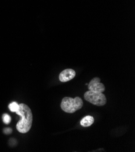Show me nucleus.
Listing matches in <instances>:
<instances>
[{
  "label": "nucleus",
  "instance_id": "nucleus-1",
  "mask_svg": "<svg viewBox=\"0 0 135 152\" xmlns=\"http://www.w3.org/2000/svg\"><path fill=\"white\" fill-rule=\"evenodd\" d=\"M21 117V119L17 124V130L21 133H27L31 130L33 122L32 111L28 105L25 104H19V109L15 112Z\"/></svg>",
  "mask_w": 135,
  "mask_h": 152
},
{
  "label": "nucleus",
  "instance_id": "nucleus-2",
  "mask_svg": "<svg viewBox=\"0 0 135 152\" xmlns=\"http://www.w3.org/2000/svg\"><path fill=\"white\" fill-rule=\"evenodd\" d=\"M83 106L82 99L80 97H64L61 102V107L66 113H73L81 109Z\"/></svg>",
  "mask_w": 135,
  "mask_h": 152
},
{
  "label": "nucleus",
  "instance_id": "nucleus-3",
  "mask_svg": "<svg viewBox=\"0 0 135 152\" xmlns=\"http://www.w3.org/2000/svg\"><path fill=\"white\" fill-rule=\"evenodd\" d=\"M84 99L94 105L98 106L104 105L107 102V98L102 93L88 90L84 94Z\"/></svg>",
  "mask_w": 135,
  "mask_h": 152
},
{
  "label": "nucleus",
  "instance_id": "nucleus-4",
  "mask_svg": "<svg viewBox=\"0 0 135 152\" xmlns=\"http://www.w3.org/2000/svg\"><path fill=\"white\" fill-rule=\"evenodd\" d=\"M88 90L93 91V92L103 93L106 89V87L102 83H101L100 78L96 77L93 78L88 83Z\"/></svg>",
  "mask_w": 135,
  "mask_h": 152
},
{
  "label": "nucleus",
  "instance_id": "nucleus-5",
  "mask_svg": "<svg viewBox=\"0 0 135 152\" xmlns=\"http://www.w3.org/2000/svg\"><path fill=\"white\" fill-rule=\"evenodd\" d=\"M76 75V72L72 69H67L64 70L61 72L59 76V79L60 81L63 83L67 82L72 79H73Z\"/></svg>",
  "mask_w": 135,
  "mask_h": 152
},
{
  "label": "nucleus",
  "instance_id": "nucleus-6",
  "mask_svg": "<svg viewBox=\"0 0 135 152\" xmlns=\"http://www.w3.org/2000/svg\"><path fill=\"white\" fill-rule=\"evenodd\" d=\"M94 123V118L92 116H86L81 121V125L82 127H87L90 126Z\"/></svg>",
  "mask_w": 135,
  "mask_h": 152
},
{
  "label": "nucleus",
  "instance_id": "nucleus-7",
  "mask_svg": "<svg viewBox=\"0 0 135 152\" xmlns=\"http://www.w3.org/2000/svg\"><path fill=\"white\" fill-rule=\"evenodd\" d=\"M9 108L11 112H16L19 109V104H18L16 102H13L9 104Z\"/></svg>",
  "mask_w": 135,
  "mask_h": 152
},
{
  "label": "nucleus",
  "instance_id": "nucleus-8",
  "mask_svg": "<svg viewBox=\"0 0 135 152\" xmlns=\"http://www.w3.org/2000/svg\"><path fill=\"white\" fill-rule=\"evenodd\" d=\"M3 122L6 124H9L11 121L10 116L7 114H4L3 116Z\"/></svg>",
  "mask_w": 135,
  "mask_h": 152
},
{
  "label": "nucleus",
  "instance_id": "nucleus-9",
  "mask_svg": "<svg viewBox=\"0 0 135 152\" xmlns=\"http://www.w3.org/2000/svg\"><path fill=\"white\" fill-rule=\"evenodd\" d=\"M12 132V130L10 128H6L4 129V133L5 134H10Z\"/></svg>",
  "mask_w": 135,
  "mask_h": 152
}]
</instances>
